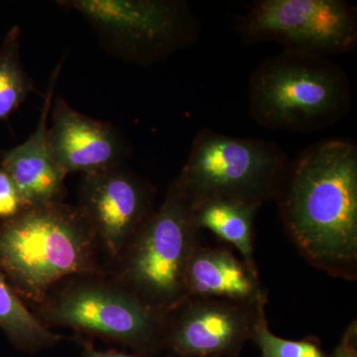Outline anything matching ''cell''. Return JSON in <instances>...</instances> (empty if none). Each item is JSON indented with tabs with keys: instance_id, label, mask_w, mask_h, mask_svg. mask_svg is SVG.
<instances>
[{
	"instance_id": "5b68a950",
	"label": "cell",
	"mask_w": 357,
	"mask_h": 357,
	"mask_svg": "<svg viewBox=\"0 0 357 357\" xmlns=\"http://www.w3.org/2000/svg\"><path fill=\"white\" fill-rule=\"evenodd\" d=\"M199 231L191 202L174 181L119 260V283L148 304L172 312L187 299L185 272Z\"/></svg>"
},
{
	"instance_id": "9c48e42d",
	"label": "cell",
	"mask_w": 357,
	"mask_h": 357,
	"mask_svg": "<svg viewBox=\"0 0 357 357\" xmlns=\"http://www.w3.org/2000/svg\"><path fill=\"white\" fill-rule=\"evenodd\" d=\"M266 305L188 298L170 312L167 349L174 357H238Z\"/></svg>"
},
{
	"instance_id": "9a60e30c",
	"label": "cell",
	"mask_w": 357,
	"mask_h": 357,
	"mask_svg": "<svg viewBox=\"0 0 357 357\" xmlns=\"http://www.w3.org/2000/svg\"><path fill=\"white\" fill-rule=\"evenodd\" d=\"M0 328L15 347L36 352L53 347L61 337L28 311L0 270Z\"/></svg>"
},
{
	"instance_id": "8fae6325",
	"label": "cell",
	"mask_w": 357,
	"mask_h": 357,
	"mask_svg": "<svg viewBox=\"0 0 357 357\" xmlns=\"http://www.w3.org/2000/svg\"><path fill=\"white\" fill-rule=\"evenodd\" d=\"M51 110L49 147L66 173L86 175L119 166L126 147L112 124L77 112L61 96L54 98Z\"/></svg>"
},
{
	"instance_id": "2e32d148",
	"label": "cell",
	"mask_w": 357,
	"mask_h": 357,
	"mask_svg": "<svg viewBox=\"0 0 357 357\" xmlns=\"http://www.w3.org/2000/svg\"><path fill=\"white\" fill-rule=\"evenodd\" d=\"M21 30L13 26L0 45V121L16 112L34 89L20 57Z\"/></svg>"
},
{
	"instance_id": "277c9868",
	"label": "cell",
	"mask_w": 357,
	"mask_h": 357,
	"mask_svg": "<svg viewBox=\"0 0 357 357\" xmlns=\"http://www.w3.org/2000/svg\"><path fill=\"white\" fill-rule=\"evenodd\" d=\"M289 163L270 141L202 129L175 182L191 204L230 199L261 206L276 198Z\"/></svg>"
},
{
	"instance_id": "7a4b0ae2",
	"label": "cell",
	"mask_w": 357,
	"mask_h": 357,
	"mask_svg": "<svg viewBox=\"0 0 357 357\" xmlns=\"http://www.w3.org/2000/svg\"><path fill=\"white\" fill-rule=\"evenodd\" d=\"M95 232L79 208L29 206L0 222V270L11 287L42 302L58 282L96 272Z\"/></svg>"
},
{
	"instance_id": "e0dca14e",
	"label": "cell",
	"mask_w": 357,
	"mask_h": 357,
	"mask_svg": "<svg viewBox=\"0 0 357 357\" xmlns=\"http://www.w3.org/2000/svg\"><path fill=\"white\" fill-rule=\"evenodd\" d=\"M251 340L259 349L261 357H330L316 337L290 340L277 337L268 326L266 312L256 321Z\"/></svg>"
},
{
	"instance_id": "3957f363",
	"label": "cell",
	"mask_w": 357,
	"mask_h": 357,
	"mask_svg": "<svg viewBox=\"0 0 357 357\" xmlns=\"http://www.w3.org/2000/svg\"><path fill=\"white\" fill-rule=\"evenodd\" d=\"M249 112L263 128L316 132L342 121L351 105V83L326 57L284 51L256 68Z\"/></svg>"
},
{
	"instance_id": "8992f818",
	"label": "cell",
	"mask_w": 357,
	"mask_h": 357,
	"mask_svg": "<svg viewBox=\"0 0 357 357\" xmlns=\"http://www.w3.org/2000/svg\"><path fill=\"white\" fill-rule=\"evenodd\" d=\"M47 321L128 345L136 356L167 349L170 312L148 304L119 282H75L45 305Z\"/></svg>"
},
{
	"instance_id": "ba28073f",
	"label": "cell",
	"mask_w": 357,
	"mask_h": 357,
	"mask_svg": "<svg viewBox=\"0 0 357 357\" xmlns=\"http://www.w3.org/2000/svg\"><path fill=\"white\" fill-rule=\"evenodd\" d=\"M60 6L83 15L100 34L140 63L154 62L195 43L198 20L172 0H70Z\"/></svg>"
},
{
	"instance_id": "5bb4252c",
	"label": "cell",
	"mask_w": 357,
	"mask_h": 357,
	"mask_svg": "<svg viewBox=\"0 0 357 357\" xmlns=\"http://www.w3.org/2000/svg\"><path fill=\"white\" fill-rule=\"evenodd\" d=\"M195 223L199 230L213 232L231 244L249 267L257 270L255 259V218L260 206L230 199H208L192 204Z\"/></svg>"
},
{
	"instance_id": "6da1fadb",
	"label": "cell",
	"mask_w": 357,
	"mask_h": 357,
	"mask_svg": "<svg viewBox=\"0 0 357 357\" xmlns=\"http://www.w3.org/2000/svg\"><path fill=\"white\" fill-rule=\"evenodd\" d=\"M275 201L298 251L331 276H357V147L319 141L290 161Z\"/></svg>"
},
{
	"instance_id": "d6986e66",
	"label": "cell",
	"mask_w": 357,
	"mask_h": 357,
	"mask_svg": "<svg viewBox=\"0 0 357 357\" xmlns=\"http://www.w3.org/2000/svg\"><path fill=\"white\" fill-rule=\"evenodd\" d=\"M330 357H357V323L352 321Z\"/></svg>"
},
{
	"instance_id": "ffe728a7",
	"label": "cell",
	"mask_w": 357,
	"mask_h": 357,
	"mask_svg": "<svg viewBox=\"0 0 357 357\" xmlns=\"http://www.w3.org/2000/svg\"><path fill=\"white\" fill-rule=\"evenodd\" d=\"M83 357H140L138 356H130V354H124L116 351H98L93 344L89 342L83 344ZM167 357H174L172 354H169Z\"/></svg>"
},
{
	"instance_id": "4fadbf2b",
	"label": "cell",
	"mask_w": 357,
	"mask_h": 357,
	"mask_svg": "<svg viewBox=\"0 0 357 357\" xmlns=\"http://www.w3.org/2000/svg\"><path fill=\"white\" fill-rule=\"evenodd\" d=\"M188 298H218L249 305L267 304L257 270L229 249L201 243L195 248L185 272Z\"/></svg>"
},
{
	"instance_id": "7c38bea8",
	"label": "cell",
	"mask_w": 357,
	"mask_h": 357,
	"mask_svg": "<svg viewBox=\"0 0 357 357\" xmlns=\"http://www.w3.org/2000/svg\"><path fill=\"white\" fill-rule=\"evenodd\" d=\"M61 64L52 73L38 124L18 146L1 154V170L13 181L27 208L60 203L67 173L56 163L48 142V117L53 105Z\"/></svg>"
},
{
	"instance_id": "52a82bcc",
	"label": "cell",
	"mask_w": 357,
	"mask_h": 357,
	"mask_svg": "<svg viewBox=\"0 0 357 357\" xmlns=\"http://www.w3.org/2000/svg\"><path fill=\"white\" fill-rule=\"evenodd\" d=\"M245 43L326 57L354 50L357 11L344 0H258L239 20Z\"/></svg>"
},
{
	"instance_id": "30bf717a",
	"label": "cell",
	"mask_w": 357,
	"mask_h": 357,
	"mask_svg": "<svg viewBox=\"0 0 357 357\" xmlns=\"http://www.w3.org/2000/svg\"><path fill=\"white\" fill-rule=\"evenodd\" d=\"M79 210L98 243L121 260L143 223L153 213V192L146 183L119 166L86 174Z\"/></svg>"
},
{
	"instance_id": "ac0fdd59",
	"label": "cell",
	"mask_w": 357,
	"mask_h": 357,
	"mask_svg": "<svg viewBox=\"0 0 357 357\" xmlns=\"http://www.w3.org/2000/svg\"><path fill=\"white\" fill-rule=\"evenodd\" d=\"M26 208L13 181L0 169V222L16 217Z\"/></svg>"
}]
</instances>
